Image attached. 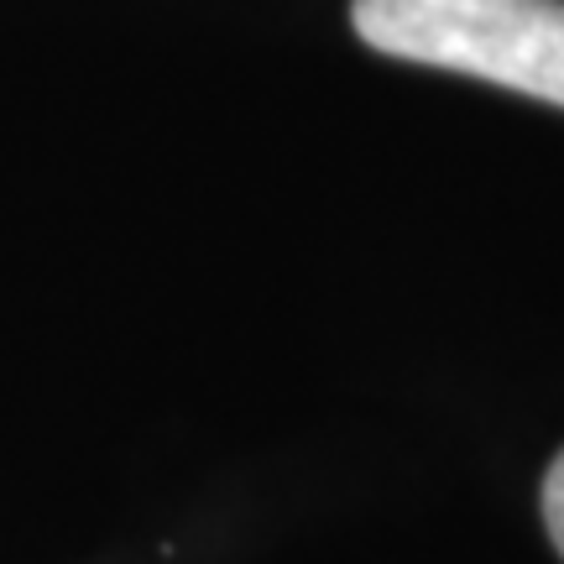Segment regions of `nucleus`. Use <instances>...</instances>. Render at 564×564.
I'll return each mask as SVG.
<instances>
[{
  "mask_svg": "<svg viewBox=\"0 0 564 564\" xmlns=\"http://www.w3.org/2000/svg\"><path fill=\"white\" fill-rule=\"evenodd\" d=\"M350 21L387 58L476 74L564 110V0H356Z\"/></svg>",
  "mask_w": 564,
  "mask_h": 564,
  "instance_id": "f257e3e1",
  "label": "nucleus"
},
{
  "mask_svg": "<svg viewBox=\"0 0 564 564\" xmlns=\"http://www.w3.org/2000/svg\"><path fill=\"white\" fill-rule=\"evenodd\" d=\"M544 528L564 560V449L554 455V465H549V476H544Z\"/></svg>",
  "mask_w": 564,
  "mask_h": 564,
  "instance_id": "f03ea898",
  "label": "nucleus"
}]
</instances>
